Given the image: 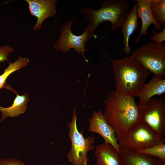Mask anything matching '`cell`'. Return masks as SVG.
Wrapping results in <instances>:
<instances>
[{
    "instance_id": "cell-1",
    "label": "cell",
    "mask_w": 165,
    "mask_h": 165,
    "mask_svg": "<svg viewBox=\"0 0 165 165\" xmlns=\"http://www.w3.org/2000/svg\"><path fill=\"white\" fill-rule=\"evenodd\" d=\"M135 97L111 91L103 100L104 116L114 130L118 141L125 138L141 119V109Z\"/></svg>"
},
{
    "instance_id": "cell-2",
    "label": "cell",
    "mask_w": 165,
    "mask_h": 165,
    "mask_svg": "<svg viewBox=\"0 0 165 165\" xmlns=\"http://www.w3.org/2000/svg\"><path fill=\"white\" fill-rule=\"evenodd\" d=\"M108 59L114 72L116 91L136 97L145 83L150 72L131 56L119 59Z\"/></svg>"
},
{
    "instance_id": "cell-3",
    "label": "cell",
    "mask_w": 165,
    "mask_h": 165,
    "mask_svg": "<svg viewBox=\"0 0 165 165\" xmlns=\"http://www.w3.org/2000/svg\"><path fill=\"white\" fill-rule=\"evenodd\" d=\"M129 7V3L124 0H105L98 9L82 8V12L88 16L86 28L93 35L95 29L105 21L111 23L112 31L121 28Z\"/></svg>"
},
{
    "instance_id": "cell-4",
    "label": "cell",
    "mask_w": 165,
    "mask_h": 165,
    "mask_svg": "<svg viewBox=\"0 0 165 165\" xmlns=\"http://www.w3.org/2000/svg\"><path fill=\"white\" fill-rule=\"evenodd\" d=\"M72 120L66 123L69 129L68 135L71 142V148L67 153L68 161L72 165H87L90 161L87 155L89 152L93 150L94 138L92 137L85 138L83 131L80 132L77 128V115L76 109L73 110Z\"/></svg>"
},
{
    "instance_id": "cell-5",
    "label": "cell",
    "mask_w": 165,
    "mask_h": 165,
    "mask_svg": "<svg viewBox=\"0 0 165 165\" xmlns=\"http://www.w3.org/2000/svg\"><path fill=\"white\" fill-rule=\"evenodd\" d=\"M131 56L147 70L162 79L165 77V44L148 42L133 50Z\"/></svg>"
},
{
    "instance_id": "cell-6",
    "label": "cell",
    "mask_w": 165,
    "mask_h": 165,
    "mask_svg": "<svg viewBox=\"0 0 165 165\" xmlns=\"http://www.w3.org/2000/svg\"><path fill=\"white\" fill-rule=\"evenodd\" d=\"M165 141L151 128L141 120L127 135L119 141L120 150H136L151 147Z\"/></svg>"
},
{
    "instance_id": "cell-7",
    "label": "cell",
    "mask_w": 165,
    "mask_h": 165,
    "mask_svg": "<svg viewBox=\"0 0 165 165\" xmlns=\"http://www.w3.org/2000/svg\"><path fill=\"white\" fill-rule=\"evenodd\" d=\"M140 107L142 120L165 141V98L162 96L157 98H152Z\"/></svg>"
},
{
    "instance_id": "cell-8",
    "label": "cell",
    "mask_w": 165,
    "mask_h": 165,
    "mask_svg": "<svg viewBox=\"0 0 165 165\" xmlns=\"http://www.w3.org/2000/svg\"><path fill=\"white\" fill-rule=\"evenodd\" d=\"M74 22L73 20L68 21L62 26L57 41L54 45V48L56 50L61 51L65 53H68L71 49H73L83 56L86 62H88L84 54L87 51L84 46L86 42L93 35L87 28L82 35H77L74 34L71 29Z\"/></svg>"
},
{
    "instance_id": "cell-9",
    "label": "cell",
    "mask_w": 165,
    "mask_h": 165,
    "mask_svg": "<svg viewBox=\"0 0 165 165\" xmlns=\"http://www.w3.org/2000/svg\"><path fill=\"white\" fill-rule=\"evenodd\" d=\"M88 121V131L101 135L105 143L110 144L120 154L119 145L115 131L107 122L101 110L93 111Z\"/></svg>"
},
{
    "instance_id": "cell-10",
    "label": "cell",
    "mask_w": 165,
    "mask_h": 165,
    "mask_svg": "<svg viewBox=\"0 0 165 165\" xmlns=\"http://www.w3.org/2000/svg\"><path fill=\"white\" fill-rule=\"evenodd\" d=\"M28 5L31 16L37 18L35 25L32 27L34 31L40 30L43 21L48 17L54 16L57 13V0H26Z\"/></svg>"
},
{
    "instance_id": "cell-11",
    "label": "cell",
    "mask_w": 165,
    "mask_h": 165,
    "mask_svg": "<svg viewBox=\"0 0 165 165\" xmlns=\"http://www.w3.org/2000/svg\"><path fill=\"white\" fill-rule=\"evenodd\" d=\"M134 2L138 4L137 9L138 18L141 20L140 31L135 41L137 43L141 36H145L147 34V30L151 24L154 25L155 28L161 30L162 28L154 18L151 12L149 4V0H135Z\"/></svg>"
},
{
    "instance_id": "cell-12",
    "label": "cell",
    "mask_w": 165,
    "mask_h": 165,
    "mask_svg": "<svg viewBox=\"0 0 165 165\" xmlns=\"http://www.w3.org/2000/svg\"><path fill=\"white\" fill-rule=\"evenodd\" d=\"M95 148V165H122L120 154L110 144L103 143Z\"/></svg>"
},
{
    "instance_id": "cell-13",
    "label": "cell",
    "mask_w": 165,
    "mask_h": 165,
    "mask_svg": "<svg viewBox=\"0 0 165 165\" xmlns=\"http://www.w3.org/2000/svg\"><path fill=\"white\" fill-rule=\"evenodd\" d=\"M165 93V79L154 75L151 80L145 83L136 97L139 98L138 105L140 106L155 95Z\"/></svg>"
},
{
    "instance_id": "cell-14",
    "label": "cell",
    "mask_w": 165,
    "mask_h": 165,
    "mask_svg": "<svg viewBox=\"0 0 165 165\" xmlns=\"http://www.w3.org/2000/svg\"><path fill=\"white\" fill-rule=\"evenodd\" d=\"M122 165H162L160 158L128 150H120Z\"/></svg>"
},
{
    "instance_id": "cell-15",
    "label": "cell",
    "mask_w": 165,
    "mask_h": 165,
    "mask_svg": "<svg viewBox=\"0 0 165 165\" xmlns=\"http://www.w3.org/2000/svg\"><path fill=\"white\" fill-rule=\"evenodd\" d=\"M6 88L15 93L16 94V97L11 106L4 108L0 106V111L2 115L0 122H2L8 117H18L20 114L24 113L27 108L28 103L29 101L28 95L26 93L22 95H20L16 90L9 86L7 85Z\"/></svg>"
},
{
    "instance_id": "cell-16",
    "label": "cell",
    "mask_w": 165,
    "mask_h": 165,
    "mask_svg": "<svg viewBox=\"0 0 165 165\" xmlns=\"http://www.w3.org/2000/svg\"><path fill=\"white\" fill-rule=\"evenodd\" d=\"M138 4L136 2L131 9L127 13L121 28L123 35V51L127 54H129L131 51L129 45L130 38L136 30L138 26Z\"/></svg>"
},
{
    "instance_id": "cell-17",
    "label": "cell",
    "mask_w": 165,
    "mask_h": 165,
    "mask_svg": "<svg viewBox=\"0 0 165 165\" xmlns=\"http://www.w3.org/2000/svg\"><path fill=\"white\" fill-rule=\"evenodd\" d=\"M28 58H23L19 56L18 59L13 63L9 61V65L4 70L3 73L0 75V89L4 87L6 80L9 76L14 72L19 70L26 66L29 62Z\"/></svg>"
},
{
    "instance_id": "cell-18",
    "label": "cell",
    "mask_w": 165,
    "mask_h": 165,
    "mask_svg": "<svg viewBox=\"0 0 165 165\" xmlns=\"http://www.w3.org/2000/svg\"><path fill=\"white\" fill-rule=\"evenodd\" d=\"M152 14L162 28H165V0H149Z\"/></svg>"
},
{
    "instance_id": "cell-19",
    "label": "cell",
    "mask_w": 165,
    "mask_h": 165,
    "mask_svg": "<svg viewBox=\"0 0 165 165\" xmlns=\"http://www.w3.org/2000/svg\"><path fill=\"white\" fill-rule=\"evenodd\" d=\"M165 142L162 141L150 147L136 150L134 151L138 153L145 154L154 156L165 160Z\"/></svg>"
},
{
    "instance_id": "cell-20",
    "label": "cell",
    "mask_w": 165,
    "mask_h": 165,
    "mask_svg": "<svg viewBox=\"0 0 165 165\" xmlns=\"http://www.w3.org/2000/svg\"><path fill=\"white\" fill-rule=\"evenodd\" d=\"M151 31L153 34L150 38L152 41L160 43L165 41V28H162L159 32H157L153 30Z\"/></svg>"
},
{
    "instance_id": "cell-21",
    "label": "cell",
    "mask_w": 165,
    "mask_h": 165,
    "mask_svg": "<svg viewBox=\"0 0 165 165\" xmlns=\"http://www.w3.org/2000/svg\"><path fill=\"white\" fill-rule=\"evenodd\" d=\"M14 51V49L7 45L0 47V62L7 61L8 55Z\"/></svg>"
},
{
    "instance_id": "cell-22",
    "label": "cell",
    "mask_w": 165,
    "mask_h": 165,
    "mask_svg": "<svg viewBox=\"0 0 165 165\" xmlns=\"http://www.w3.org/2000/svg\"><path fill=\"white\" fill-rule=\"evenodd\" d=\"M0 165H25L22 161L15 159H2L0 160Z\"/></svg>"
},
{
    "instance_id": "cell-23",
    "label": "cell",
    "mask_w": 165,
    "mask_h": 165,
    "mask_svg": "<svg viewBox=\"0 0 165 165\" xmlns=\"http://www.w3.org/2000/svg\"><path fill=\"white\" fill-rule=\"evenodd\" d=\"M162 160V165H165V160Z\"/></svg>"
}]
</instances>
